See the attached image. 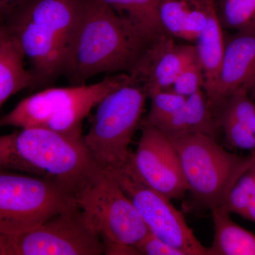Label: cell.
Wrapping results in <instances>:
<instances>
[{
	"mask_svg": "<svg viewBox=\"0 0 255 255\" xmlns=\"http://www.w3.org/2000/svg\"><path fill=\"white\" fill-rule=\"evenodd\" d=\"M255 187V160L234 184L224 208L230 214L246 219L247 209Z\"/></svg>",
	"mask_w": 255,
	"mask_h": 255,
	"instance_id": "7402d4cb",
	"label": "cell"
},
{
	"mask_svg": "<svg viewBox=\"0 0 255 255\" xmlns=\"http://www.w3.org/2000/svg\"><path fill=\"white\" fill-rule=\"evenodd\" d=\"M130 168L146 185L170 199L185 196L188 187L173 142L157 127L141 123V136Z\"/></svg>",
	"mask_w": 255,
	"mask_h": 255,
	"instance_id": "8fae6325",
	"label": "cell"
},
{
	"mask_svg": "<svg viewBox=\"0 0 255 255\" xmlns=\"http://www.w3.org/2000/svg\"><path fill=\"white\" fill-rule=\"evenodd\" d=\"M76 199L85 223L103 242L105 255H137L135 247L149 230L112 175L102 171Z\"/></svg>",
	"mask_w": 255,
	"mask_h": 255,
	"instance_id": "5b68a950",
	"label": "cell"
},
{
	"mask_svg": "<svg viewBox=\"0 0 255 255\" xmlns=\"http://www.w3.org/2000/svg\"><path fill=\"white\" fill-rule=\"evenodd\" d=\"M246 220L252 221L255 224V187L247 209Z\"/></svg>",
	"mask_w": 255,
	"mask_h": 255,
	"instance_id": "4316f807",
	"label": "cell"
},
{
	"mask_svg": "<svg viewBox=\"0 0 255 255\" xmlns=\"http://www.w3.org/2000/svg\"><path fill=\"white\" fill-rule=\"evenodd\" d=\"M86 1L23 0L1 10V26L21 46L36 85L65 73Z\"/></svg>",
	"mask_w": 255,
	"mask_h": 255,
	"instance_id": "6da1fadb",
	"label": "cell"
},
{
	"mask_svg": "<svg viewBox=\"0 0 255 255\" xmlns=\"http://www.w3.org/2000/svg\"><path fill=\"white\" fill-rule=\"evenodd\" d=\"M106 173L117 180L133 203L149 232L184 255H208V248L196 237L184 215L171 202L172 199L146 185L134 174L129 164L121 170Z\"/></svg>",
	"mask_w": 255,
	"mask_h": 255,
	"instance_id": "30bf717a",
	"label": "cell"
},
{
	"mask_svg": "<svg viewBox=\"0 0 255 255\" xmlns=\"http://www.w3.org/2000/svg\"><path fill=\"white\" fill-rule=\"evenodd\" d=\"M196 56L194 46L177 44L166 33L146 46L127 74L150 97L155 92L170 90L181 71Z\"/></svg>",
	"mask_w": 255,
	"mask_h": 255,
	"instance_id": "7c38bea8",
	"label": "cell"
},
{
	"mask_svg": "<svg viewBox=\"0 0 255 255\" xmlns=\"http://www.w3.org/2000/svg\"><path fill=\"white\" fill-rule=\"evenodd\" d=\"M139 255H184L179 250L159 239L150 232L135 247Z\"/></svg>",
	"mask_w": 255,
	"mask_h": 255,
	"instance_id": "484cf974",
	"label": "cell"
},
{
	"mask_svg": "<svg viewBox=\"0 0 255 255\" xmlns=\"http://www.w3.org/2000/svg\"><path fill=\"white\" fill-rule=\"evenodd\" d=\"M78 206L76 196L56 183L3 169L0 174V235L17 236Z\"/></svg>",
	"mask_w": 255,
	"mask_h": 255,
	"instance_id": "ba28073f",
	"label": "cell"
},
{
	"mask_svg": "<svg viewBox=\"0 0 255 255\" xmlns=\"http://www.w3.org/2000/svg\"><path fill=\"white\" fill-rule=\"evenodd\" d=\"M249 94L252 98L255 101V82L254 85H253V86L251 87V89H250Z\"/></svg>",
	"mask_w": 255,
	"mask_h": 255,
	"instance_id": "f1b7e54d",
	"label": "cell"
},
{
	"mask_svg": "<svg viewBox=\"0 0 255 255\" xmlns=\"http://www.w3.org/2000/svg\"><path fill=\"white\" fill-rule=\"evenodd\" d=\"M191 7V0H158L159 20L167 34L182 38Z\"/></svg>",
	"mask_w": 255,
	"mask_h": 255,
	"instance_id": "ffe728a7",
	"label": "cell"
},
{
	"mask_svg": "<svg viewBox=\"0 0 255 255\" xmlns=\"http://www.w3.org/2000/svg\"><path fill=\"white\" fill-rule=\"evenodd\" d=\"M128 80V75L124 73L106 77L93 85L46 89L21 101L1 117L0 125L20 128H45L61 133L83 136L84 119L107 95Z\"/></svg>",
	"mask_w": 255,
	"mask_h": 255,
	"instance_id": "277c9868",
	"label": "cell"
},
{
	"mask_svg": "<svg viewBox=\"0 0 255 255\" xmlns=\"http://www.w3.org/2000/svg\"><path fill=\"white\" fill-rule=\"evenodd\" d=\"M155 127L172 140L196 133L216 139L219 128L214 110L204 90L188 97L177 112Z\"/></svg>",
	"mask_w": 255,
	"mask_h": 255,
	"instance_id": "5bb4252c",
	"label": "cell"
},
{
	"mask_svg": "<svg viewBox=\"0 0 255 255\" xmlns=\"http://www.w3.org/2000/svg\"><path fill=\"white\" fill-rule=\"evenodd\" d=\"M177 151L188 191L208 209L224 207L230 191L255 160L226 150L214 137L196 133L172 140Z\"/></svg>",
	"mask_w": 255,
	"mask_h": 255,
	"instance_id": "52a82bcc",
	"label": "cell"
},
{
	"mask_svg": "<svg viewBox=\"0 0 255 255\" xmlns=\"http://www.w3.org/2000/svg\"><path fill=\"white\" fill-rule=\"evenodd\" d=\"M23 0H0V5H1V10H4L12 5L17 4Z\"/></svg>",
	"mask_w": 255,
	"mask_h": 255,
	"instance_id": "83f0119b",
	"label": "cell"
},
{
	"mask_svg": "<svg viewBox=\"0 0 255 255\" xmlns=\"http://www.w3.org/2000/svg\"><path fill=\"white\" fill-rule=\"evenodd\" d=\"M222 26L214 1L210 6L206 27L194 41L196 55L205 77L204 90L210 103L216 94L224 56L226 41Z\"/></svg>",
	"mask_w": 255,
	"mask_h": 255,
	"instance_id": "9a60e30c",
	"label": "cell"
},
{
	"mask_svg": "<svg viewBox=\"0 0 255 255\" xmlns=\"http://www.w3.org/2000/svg\"><path fill=\"white\" fill-rule=\"evenodd\" d=\"M216 114L234 119L255 135V101L249 92L239 91L230 96L216 110Z\"/></svg>",
	"mask_w": 255,
	"mask_h": 255,
	"instance_id": "44dd1931",
	"label": "cell"
},
{
	"mask_svg": "<svg viewBox=\"0 0 255 255\" xmlns=\"http://www.w3.org/2000/svg\"><path fill=\"white\" fill-rule=\"evenodd\" d=\"M219 16L222 26L230 29L255 28V0H221Z\"/></svg>",
	"mask_w": 255,
	"mask_h": 255,
	"instance_id": "d6986e66",
	"label": "cell"
},
{
	"mask_svg": "<svg viewBox=\"0 0 255 255\" xmlns=\"http://www.w3.org/2000/svg\"><path fill=\"white\" fill-rule=\"evenodd\" d=\"M255 82V28L236 31L226 41L219 83L211 108L216 110L230 96L249 92Z\"/></svg>",
	"mask_w": 255,
	"mask_h": 255,
	"instance_id": "4fadbf2b",
	"label": "cell"
},
{
	"mask_svg": "<svg viewBox=\"0 0 255 255\" xmlns=\"http://www.w3.org/2000/svg\"><path fill=\"white\" fill-rule=\"evenodd\" d=\"M150 43L166 34L158 13V0H100Z\"/></svg>",
	"mask_w": 255,
	"mask_h": 255,
	"instance_id": "ac0fdd59",
	"label": "cell"
},
{
	"mask_svg": "<svg viewBox=\"0 0 255 255\" xmlns=\"http://www.w3.org/2000/svg\"><path fill=\"white\" fill-rule=\"evenodd\" d=\"M0 166L48 179L78 195L102 172L84 136L45 128H21L0 137Z\"/></svg>",
	"mask_w": 255,
	"mask_h": 255,
	"instance_id": "7a4b0ae2",
	"label": "cell"
},
{
	"mask_svg": "<svg viewBox=\"0 0 255 255\" xmlns=\"http://www.w3.org/2000/svg\"><path fill=\"white\" fill-rule=\"evenodd\" d=\"M204 85L205 77L204 71L196 56L181 71L170 90L179 95L188 97L204 90Z\"/></svg>",
	"mask_w": 255,
	"mask_h": 255,
	"instance_id": "d4e9b609",
	"label": "cell"
},
{
	"mask_svg": "<svg viewBox=\"0 0 255 255\" xmlns=\"http://www.w3.org/2000/svg\"><path fill=\"white\" fill-rule=\"evenodd\" d=\"M147 93L130 81L111 92L97 106L91 127L84 140L104 172L124 169L130 162L132 137L141 122Z\"/></svg>",
	"mask_w": 255,
	"mask_h": 255,
	"instance_id": "8992f818",
	"label": "cell"
},
{
	"mask_svg": "<svg viewBox=\"0 0 255 255\" xmlns=\"http://www.w3.org/2000/svg\"><path fill=\"white\" fill-rule=\"evenodd\" d=\"M26 59L21 46L3 26L0 28V106L11 96L27 88L36 86L31 70H26Z\"/></svg>",
	"mask_w": 255,
	"mask_h": 255,
	"instance_id": "2e32d148",
	"label": "cell"
},
{
	"mask_svg": "<svg viewBox=\"0 0 255 255\" xmlns=\"http://www.w3.org/2000/svg\"><path fill=\"white\" fill-rule=\"evenodd\" d=\"M100 0H87L65 73L73 85L102 73L129 71L149 44Z\"/></svg>",
	"mask_w": 255,
	"mask_h": 255,
	"instance_id": "3957f363",
	"label": "cell"
},
{
	"mask_svg": "<svg viewBox=\"0 0 255 255\" xmlns=\"http://www.w3.org/2000/svg\"><path fill=\"white\" fill-rule=\"evenodd\" d=\"M219 128L224 132L225 139L230 145L240 150L255 151V135L234 119L222 114H216Z\"/></svg>",
	"mask_w": 255,
	"mask_h": 255,
	"instance_id": "cb8c5ba5",
	"label": "cell"
},
{
	"mask_svg": "<svg viewBox=\"0 0 255 255\" xmlns=\"http://www.w3.org/2000/svg\"><path fill=\"white\" fill-rule=\"evenodd\" d=\"M103 242L78 205L17 236L0 235V255H101Z\"/></svg>",
	"mask_w": 255,
	"mask_h": 255,
	"instance_id": "9c48e42d",
	"label": "cell"
},
{
	"mask_svg": "<svg viewBox=\"0 0 255 255\" xmlns=\"http://www.w3.org/2000/svg\"><path fill=\"white\" fill-rule=\"evenodd\" d=\"M150 112L142 123L157 127L177 112L184 105L187 97L167 90L155 92L150 96Z\"/></svg>",
	"mask_w": 255,
	"mask_h": 255,
	"instance_id": "603a6c76",
	"label": "cell"
},
{
	"mask_svg": "<svg viewBox=\"0 0 255 255\" xmlns=\"http://www.w3.org/2000/svg\"><path fill=\"white\" fill-rule=\"evenodd\" d=\"M211 211L214 235L208 255H255V234L235 223L224 207Z\"/></svg>",
	"mask_w": 255,
	"mask_h": 255,
	"instance_id": "e0dca14e",
	"label": "cell"
}]
</instances>
